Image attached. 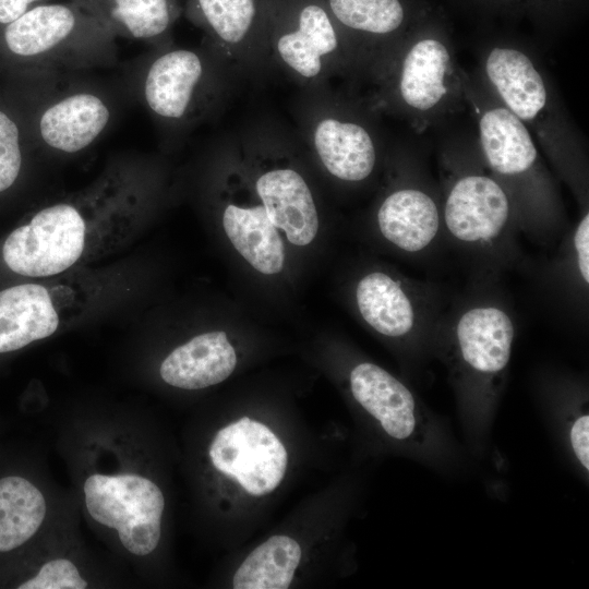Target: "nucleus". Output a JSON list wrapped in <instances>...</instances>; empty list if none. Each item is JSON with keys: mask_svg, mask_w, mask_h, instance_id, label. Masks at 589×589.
<instances>
[{"mask_svg": "<svg viewBox=\"0 0 589 589\" xmlns=\"http://www.w3.org/2000/svg\"><path fill=\"white\" fill-rule=\"evenodd\" d=\"M127 180L113 175L37 211L4 240L2 257L15 274L51 277L101 254L118 223L135 205Z\"/></svg>", "mask_w": 589, "mask_h": 589, "instance_id": "1", "label": "nucleus"}, {"mask_svg": "<svg viewBox=\"0 0 589 589\" xmlns=\"http://www.w3.org/2000/svg\"><path fill=\"white\" fill-rule=\"evenodd\" d=\"M83 492L91 517L116 529L127 551L145 556L156 549L165 498L152 480L134 473H94L85 480Z\"/></svg>", "mask_w": 589, "mask_h": 589, "instance_id": "2", "label": "nucleus"}, {"mask_svg": "<svg viewBox=\"0 0 589 589\" xmlns=\"http://www.w3.org/2000/svg\"><path fill=\"white\" fill-rule=\"evenodd\" d=\"M268 47L293 75L316 82L340 46L325 0H269Z\"/></svg>", "mask_w": 589, "mask_h": 589, "instance_id": "3", "label": "nucleus"}, {"mask_svg": "<svg viewBox=\"0 0 589 589\" xmlns=\"http://www.w3.org/2000/svg\"><path fill=\"white\" fill-rule=\"evenodd\" d=\"M208 454L218 471L255 496L271 493L279 485L288 460L286 448L274 432L247 417L221 428Z\"/></svg>", "mask_w": 589, "mask_h": 589, "instance_id": "4", "label": "nucleus"}, {"mask_svg": "<svg viewBox=\"0 0 589 589\" xmlns=\"http://www.w3.org/2000/svg\"><path fill=\"white\" fill-rule=\"evenodd\" d=\"M211 68L196 51L175 48L158 55L146 69L143 96L147 108L166 121L191 119L207 104Z\"/></svg>", "mask_w": 589, "mask_h": 589, "instance_id": "5", "label": "nucleus"}, {"mask_svg": "<svg viewBox=\"0 0 589 589\" xmlns=\"http://www.w3.org/2000/svg\"><path fill=\"white\" fill-rule=\"evenodd\" d=\"M514 338V323L503 309L483 304L466 310L454 328L455 356L466 380L494 389L508 365Z\"/></svg>", "mask_w": 589, "mask_h": 589, "instance_id": "6", "label": "nucleus"}, {"mask_svg": "<svg viewBox=\"0 0 589 589\" xmlns=\"http://www.w3.org/2000/svg\"><path fill=\"white\" fill-rule=\"evenodd\" d=\"M74 293L64 285L20 284L0 291V353L47 338L60 326Z\"/></svg>", "mask_w": 589, "mask_h": 589, "instance_id": "7", "label": "nucleus"}, {"mask_svg": "<svg viewBox=\"0 0 589 589\" xmlns=\"http://www.w3.org/2000/svg\"><path fill=\"white\" fill-rule=\"evenodd\" d=\"M350 388L359 405L397 441H423L426 421L408 387L381 366L362 362L350 372Z\"/></svg>", "mask_w": 589, "mask_h": 589, "instance_id": "8", "label": "nucleus"}, {"mask_svg": "<svg viewBox=\"0 0 589 589\" xmlns=\"http://www.w3.org/2000/svg\"><path fill=\"white\" fill-rule=\"evenodd\" d=\"M509 217L504 190L485 176H467L452 188L444 207L449 233L469 244H486L497 239Z\"/></svg>", "mask_w": 589, "mask_h": 589, "instance_id": "9", "label": "nucleus"}, {"mask_svg": "<svg viewBox=\"0 0 589 589\" xmlns=\"http://www.w3.org/2000/svg\"><path fill=\"white\" fill-rule=\"evenodd\" d=\"M195 9L227 59H242L254 47L268 46L269 0H195Z\"/></svg>", "mask_w": 589, "mask_h": 589, "instance_id": "10", "label": "nucleus"}, {"mask_svg": "<svg viewBox=\"0 0 589 589\" xmlns=\"http://www.w3.org/2000/svg\"><path fill=\"white\" fill-rule=\"evenodd\" d=\"M111 111L97 94L76 92L48 104L37 120V132L43 143L57 152L79 153L107 128Z\"/></svg>", "mask_w": 589, "mask_h": 589, "instance_id": "11", "label": "nucleus"}, {"mask_svg": "<svg viewBox=\"0 0 589 589\" xmlns=\"http://www.w3.org/2000/svg\"><path fill=\"white\" fill-rule=\"evenodd\" d=\"M256 193L269 220L285 231L289 242L306 245L318 230L312 192L303 177L291 168H274L255 182Z\"/></svg>", "mask_w": 589, "mask_h": 589, "instance_id": "12", "label": "nucleus"}, {"mask_svg": "<svg viewBox=\"0 0 589 589\" xmlns=\"http://www.w3.org/2000/svg\"><path fill=\"white\" fill-rule=\"evenodd\" d=\"M75 26V15L68 7L37 5L5 25L4 49L20 60L50 63L72 50L68 44Z\"/></svg>", "mask_w": 589, "mask_h": 589, "instance_id": "13", "label": "nucleus"}, {"mask_svg": "<svg viewBox=\"0 0 589 589\" xmlns=\"http://www.w3.org/2000/svg\"><path fill=\"white\" fill-rule=\"evenodd\" d=\"M237 356L223 330L197 335L172 350L161 362V378L182 389H202L225 381Z\"/></svg>", "mask_w": 589, "mask_h": 589, "instance_id": "14", "label": "nucleus"}, {"mask_svg": "<svg viewBox=\"0 0 589 589\" xmlns=\"http://www.w3.org/2000/svg\"><path fill=\"white\" fill-rule=\"evenodd\" d=\"M322 165L344 181H361L375 165V147L369 132L358 123L332 116L320 117L310 132Z\"/></svg>", "mask_w": 589, "mask_h": 589, "instance_id": "15", "label": "nucleus"}, {"mask_svg": "<svg viewBox=\"0 0 589 589\" xmlns=\"http://www.w3.org/2000/svg\"><path fill=\"white\" fill-rule=\"evenodd\" d=\"M382 236L409 253L428 248L440 228V215L434 201L416 189H401L389 194L377 212Z\"/></svg>", "mask_w": 589, "mask_h": 589, "instance_id": "16", "label": "nucleus"}, {"mask_svg": "<svg viewBox=\"0 0 589 589\" xmlns=\"http://www.w3.org/2000/svg\"><path fill=\"white\" fill-rule=\"evenodd\" d=\"M223 225L236 250L256 271L272 275L283 269L284 243L262 204L251 207L228 204Z\"/></svg>", "mask_w": 589, "mask_h": 589, "instance_id": "17", "label": "nucleus"}, {"mask_svg": "<svg viewBox=\"0 0 589 589\" xmlns=\"http://www.w3.org/2000/svg\"><path fill=\"white\" fill-rule=\"evenodd\" d=\"M356 300L363 320L384 336H406L418 323L419 312L412 299L400 281L385 273L373 272L362 277Z\"/></svg>", "mask_w": 589, "mask_h": 589, "instance_id": "18", "label": "nucleus"}, {"mask_svg": "<svg viewBox=\"0 0 589 589\" xmlns=\"http://www.w3.org/2000/svg\"><path fill=\"white\" fill-rule=\"evenodd\" d=\"M486 73L518 118L530 120L544 107L543 80L522 52L509 48L493 49L486 60Z\"/></svg>", "mask_w": 589, "mask_h": 589, "instance_id": "19", "label": "nucleus"}, {"mask_svg": "<svg viewBox=\"0 0 589 589\" xmlns=\"http://www.w3.org/2000/svg\"><path fill=\"white\" fill-rule=\"evenodd\" d=\"M483 153L492 169L505 176L527 171L537 158V149L520 119L506 108H495L480 120Z\"/></svg>", "mask_w": 589, "mask_h": 589, "instance_id": "20", "label": "nucleus"}, {"mask_svg": "<svg viewBox=\"0 0 589 589\" xmlns=\"http://www.w3.org/2000/svg\"><path fill=\"white\" fill-rule=\"evenodd\" d=\"M46 500L29 480L19 476L0 479V552L27 542L41 526Z\"/></svg>", "mask_w": 589, "mask_h": 589, "instance_id": "21", "label": "nucleus"}, {"mask_svg": "<svg viewBox=\"0 0 589 589\" xmlns=\"http://www.w3.org/2000/svg\"><path fill=\"white\" fill-rule=\"evenodd\" d=\"M449 63L446 47L435 39L418 41L407 53L399 80V92L407 105L426 110L446 93L444 76Z\"/></svg>", "mask_w": 589, "mask_h": 589, "instance_id": "22", "label": "nucleus"}, {"mask_svg": "<svg viewBox=\"0 0 589 589\" xmlns=\"http://www.w3.org/2000/svg\"><path fill=\"white\" fill-rule=\"evenodd\" d=\"M299 543L287 536H273L243 561L232 585L236 589H286L301 558Z\"/></svg>", "mask_w": 589, "mask_h": 589, "instance_id": "23", "label": "nucleus"}, {"mask_svg": "<svg viewBox=\"0 0 589 589\" xmlns=\"http://www.w3.org/2000/svg\"><path fill=\"white\" fill-rule=\"evenodd\" d=\"M337 26L372 35L396 31L404 21L399 0H325Z\"/></svg>", "mask_w": 589, "mask_h": 589, "instance_id": "24", "label": "nucleus"}, {"mask_svg": "<svg viewBox=\"0 0 589 589\" xmlns=\"http://www.w3.org/2000/svg\"><path fill=\"white\" fill-rule=\"evenodd\" d=\"M110 16L130 37L153 39L161 36L173 20L171 0H111Z\"/></svg>", "mask_w": 589, "mask_h": 589, "instance_id": "25", "label": "nucleus"}, {"mask_svg": "<svg viewBox=\"0 0 589 589\" xmlns=\"http://www.w3.org/2000/svg\"><path fill=\"white\" fill-rule=\"evenodd\" d=\"M22 163L20 127L7 110L0 108V193L15 183Z\"/></svg>", "mask_w": 589, "mask_h": 589, "instance_id": "26", "label": "nucleus"}, {"mask_svg": "<svg viewBox=\"0 0 589 589\" xmlns=\"http://www.w3.org/2000/svg\"><path fill=\"white\" fill-rule=\"evenodd\" d=\"M87 581L70 560L55 558L46 562L32 578L21 582L20 589H84Z\"/></svg>", "mask_w": 589, "mask_h": 589, "instance_id": "27", "label": "nucleus"}, {"mask_svg": "<svg viewBox=\"0 0 589 589\" xmlns=\"http://www.w3.org/2000/svg\"><path fill=\"white\" fill-rule=\"evenodd\" d=\"M570 449L580 464L589 470V417L587 412H581L574 418L568 431Z\"/></svg>", "mask_w": 589, "mask_h": 589, "instance_id": "28", "label": "nucleus"}, {"mask_svg": "<svg viewBox=\"0 0 589 589\" xmlns=\"http://www.w3.org/2000/svg\"><path fill=\"white\" fill-rule=\"evenodd\" d=\"M574 249L577 269L584 281L589 283V216L586 214L578 224L574 233Z\"/></svg>", "mask_w": 589, "mask_h": 589, "instance_id": "29", "label": "nucleus"}, {"mask_svg": "<svg viewBox=\"0 0 589 589\" xmlns=\"http://www.w3.org/2000/svg\"><path fill=\"white\" fill-rule=\"evenodd\" d=\"M37 0H0V24H9L24 14Z\"/></svg>", "mask_w": 589, "mask_h": 589, "instance_id": "30", "label": "nucleus"}]
</instances>
